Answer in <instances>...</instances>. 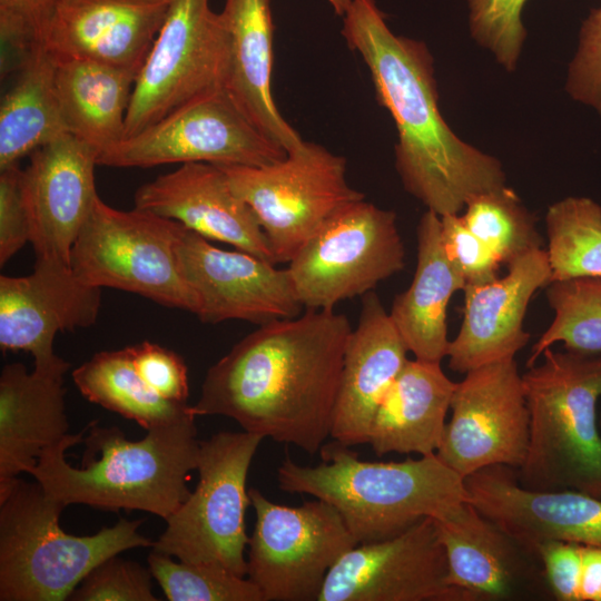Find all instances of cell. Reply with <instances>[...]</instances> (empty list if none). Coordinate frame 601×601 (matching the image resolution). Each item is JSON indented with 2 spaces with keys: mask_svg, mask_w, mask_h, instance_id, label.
<instances>
[{
  "mask_svg": "<svg viewBox=\"0 0 601 601\" xmlns=\"http://www.w3.org/2000/svg\"><path fill=\"white\" fill-rule=\"evenodd\" d=\"M455 386L441 363L407 359L375 413L367 444L378 456L435 454Z\"/></svg>",
  "mask_w": 601,
  "mask_h": 601,
  "instance_id": "27",
  "label": "cell"
},
{
  "mask_svg": "<svg viewBox=\"0 0 601 601\" xmlns=\"http://www.w3.org/2000/svg\"><path fill=\"white\" fill-rule=\"evenodd\" d=\"M551 283L578 277L601 278V205L570 196L545 215Z\"/></svg>",
  "mask_w": 601,
  "mask_h": 601,
  "instance_id": "32",
  "label": "cell"
},
{
  "mask_svg": "<svg viewBox=\"0 0 601 601\" xmlns=\"http://www.w3.org/2000/svg\"><path fill=\"white\" fill-rule=\"evenodd\" d=\"M126 349L134 368L152 391L165 400L187 403V366L177 353L148 341Z\"/></svg>",
  "mask_w": 601,
  "mask_h": 601,
  "instance_id": "40",
  "label": "cell"
},
{
  "mask_svg": "<svg viewBox=\"0 0 601 601\" xmlns=\"http://www.w3.org/2000/svg\"><path fill=\"white\" fill-rule=\"evenodd\" d=\"M528 0H466L473 40L506 70L516 68L526 30L522 12Z\"/></svg>",
  "mask_w": 601,
  "mask_h": 601,
  "instance_id": "36",
  "label": "cell"
},
{
  "mask_svg": "<svg viewBox=\"0 0 601 601\" xmlns=\"http://www.w3.org/2000/svg\"><path fill=\"white\" fill-rule=\"evenodd\" d=\"M464 482L469 501L533 551L549 540L601 548V497L575 490L525 489L515 469L506 465L485 467Z\"/></svg>",
  "mask_w": 601,
  "mask_h": 601,
  "instance_id": "19",
  "label": "cell"
},
{
  "mask_svg": "<svg viewBox=\"0 0 601 601\" xmlns=\"http://www.w3.org/2000/svg\"><path fill=\"white\" fill-rule=\"evenodd\" d=\"M72 380L89 402L147 431L194 415L187 403L165 400L152 391L134 368L126 347L95 354L72 372Z\"/></svg>",
  "mask_w": 601,
  "mask_h": 601,
  "instance_id": "31",
  "label": "cell"
},
{
  "mask_svg": "<svg viewBox=\"0 0 601 601\" xmlns=\"http://www.w3.org/2000/svg\"><path fill=\"white\" fill-rule=\"evenodd\" d=\"M136 77L96 60L56 58V90L68 134L98 156L122 140Z\"/></svg>",
  "mask_w": 601,
  "mask_h": 601,
  "instance_id": "29",
  "label": "cell"
},
{
  "mask_svg": "<svg viewBox=\"0 0 601 601\" xmlns=\"http://www.w3.org/2000/svg\"><path fill=\"white\" fill-rule=\"evenodd\" d=\"M181 224L134 208L120 210L96 198L71 252L83 283L141 295L167 307L197 312V300L176 258Z\"/></svg>",
  "mask_w": 601,
  "mask_h": 601,
  "instance_id": "7",
  "label": "cell"
},
{
  "mask_svg": "<svg viewBox=\"0 0 601 601\" xmlns=\"http://www.w3.org/2000/svg\"><path fill=\"white\" fill-rule=\"evenodd\" d=\"M436 456L463 479L493 465L519 469L530 414L515 357L490 363L456 383Z\"/></svg>",
  "mask_w": 601,
  "mask_h": 601,
  "instance_id": "14",
  "label": "cell"
},
{
  "mask_svg": "<svg viewBox=\"0 0 601 601\" xmlns=\"http://www.w3.org/2000/svg\"><path fill=\"white\" fill-rule=\"evenodd\" d=\"M317 601H467L447 582L434 519L346 551L327 573Z\"/></svg>",
  "mask_w": 601,
  "mask_h": 601,
  "instance_id": "15",
  "label": "cell"
},
{
  "mask_svg": "<svg viewBox=\"0 0 601 601\" xmlns=\"http://www.w3.org/2000/svg\"><path fill=\"white\" fill-rule=\"evenodd\" d=\"M256 521L248 536L246 577L263 601H314L337 560L357 542L337 510L315 499L277 504L248 490Z\"/></svg>",
  "mask_w": 601,
  "mask_h": 601,
  "instance_id": "11",
  "label": "cell"
},
{
  "mask_svg": "<svg viewBox=\"0 0 601 601\" xmlns=\"http://www.w3.org/2000/svg\"><path fill=\"white\" fill-rule=\"evenodd\" d=\"M151 571L118 554L96 565L73 590L70 601H157Z\"/></svg>",
  "mask_w": 601,
  "mask_h": 601,
  "instance_id": "37",
  "label": "cell"
},
{
  "mask_svg": "<svg viewBox=\"0 0 601 601\" xmlns=\"http://www.w3.org/2000/svg\"><path fill=\"white\" fill-rule=\"evenodd\" d=\"M327 2L337 16L343 17L348 9L352 0H327Z\"/></svg>",
  "mask_w": 601,
  "mask_h": 601,
  "instance_id": "45",
  "label": "cell"
},
{
  "mask_svg": "<svg viewBox=\"0 0 601 601\" xmlns=\"http://www.w3.org/2000/svg\"><path fill=\"white\" fill-rule=\"evenodd\" d=\"M58 0H0V38L20 59L40 47Z\"/></svg>",
  "mask_w": 601,
  "mask_h": 601,
  "instance_id": "41",
  "label": "cell"
},
{
  "mask_svg": "<svg viewBox=\"0 0 601 601\" xmlns=\"http://www.w3.org/2000/svg\"><path fill=\"white\" fill-rule=\"evenodd\" d=\"M599 427H600V431H601V410L599 412Z\"/></svg>",
  "mask_w": 601,
  "mask_h": 601,
  "instance_id": "46",
  "label": "cell"
},
{
  "mask_svg": "<svg viewBox=\"0 0 601 601\" xmlns=\"http://www.w3.org/2000/svg\"><path fill=\"white\" fill-rule=\"evenodd\" d=\"M550 283L548 254L539 248L509 264L505 276L465 286L463 321L450 341L449 367L465 374L515 357L531 337L523 327L529 303L538 289Z\"/></svg>",
  "mask_w": 601,
  "mask_h": 601,
  "instance_id": "22",
  "label": "cell"
},
{
  "mask_svg": "<svg viewBox=\"0 0 601 601\" xmlns=\"http://www.w3.org/2000/svg\"><path fill=\"white\" fill-rule=\"evenodd\" d=\"M195 417L150 428L136 442L91 422L47 447L29 474L65 506L140 510L166 520L190 494L200 447Z\"/></svg>",
  "mask_w": 601,
  "mask_h": 601,
  "instance_id": "3",
  "label": "cell"
},
{
  "mask_svg": "<svg viewBox=\"0 0 601 601\" xmlns=\"http://www.w3.org/2000/svg\"><path fill=\"white\" fill-rule=\"evenodd\" d=\"M441 217V239L445 255L467 285L499 278L501 262L492 249L464 223L460 214Z\"/></svg>",
  "mask_w": 601,
  "mask_h": 601,
  "instance_id": "38",
  "label": "cell"
},
{
  "mask_svg": "<svg viewBox=\"0 0 601 601\" xmlns=\"http://www.w3.org/2000/svg\"><path fill=\"white\" fill-rule=\"evenodd\" d=\"M70 364L56 354L4 365L0 375V499L21 473H30L41 453L69 433L63 375Z\"/></svg>",
  "mask_w": 601,
  "mask_h": 601,
  "instance_id": "24",
  "label": "cell"
},
{
  "mask_svg": "<svg viewBox=\"0 0 601 601\" xmlns=\"http://www.w3.org/2000/svg\"><path fill=\"white\" fill-rule=\"evenodd\" d=\"M434 523L446 555L447 582L467 601L518 600L550 593L538 553L470 501L434 519Z\"/></svg>",
  "mask_w": 601,
  "mask_h": 601,
  "instance_id": "17",
  "label": "cell"
},
{
  "mask_svg": "<svg viewBox=\"0 0 601 601\" xmlns=\"http://www.w3.org/2000/svg\"><path fill=\"white\" fill-rule=\"evenodd\" d=\"M239 109L225 89L200 96L98 156L100 166L166 164L264 166L286 156Z\"/></svg>",
  "mask_w": 601,
  "mask_h": 601,
  "instance_id": "13",
  "label": "cell"
},
{
  "mask_svg": "<svg viewBox=\"0 0 601 601\" xmlns=\"http://www.w3.org/2000/svg\"><path fill=\"white\" fill-rule=\"evenodd\" d=\"M55 73L56 58L42 47L20 59L0 104V169L68 134Z\"/></svg>",
  "mask_w": 601,
  "mask_h": 601,
  "instance_id": "30",
  "label": "cell"
},
{
  "mask_svg": "<svg viewBox=\"0 0 601 601\" xmlns=\"http://www.w3.org/2000/svg\"><path fill=\"white\" fill-rule=\"evenodd\" d=\"M173 0H58L40 47L138 75Z\"/></svg>",
  "mask_w": 601,
  "mask_h": 601,
  "instance_id": "21",
  "label": "cell"
},
{
  "mask_svg": "<svg viewBox=\"0 0 601 601\" xmlns=\"http://www.w3.org/2000/svg\"><path fill=\"white\" fill-rule=\"evenodd\" d=\"M63 508L37 481L19 477L0 499V601L68 600L104 560L154 544L138 532L141 520L120 519L92 535L66 533Z\"/></svg>",
  "mask_w": 601,
  "mask_h": 601,
  "instance_id": "6",
  "label": "cell"
},
{
  "mask_svg": "<svg viewBox=\"0 0 601 601\" xmlns=\"http://www.w3.org/2000/svg\"><path fill=\"white\" fill-rule=\"evenodd\" d=\"M417 259L410 287L395 296L390 317L415 358L441 363L447 355V305L465 288L441 239V217L426 210L416 228Z\"/></svg>",
  "mask_w": 601,
  "mask_h": 601,
  "instance_id": "28",
  "label": "cell"
},
{
  "mask_svg": "<svg viewBox=\"0 0 601 601\" xmlns=\"http://www.w3.org/2000/svg\"><path fill=\"white\" fill-rule=\"evenodd\" d=\"M404 265L396 214L364 198L332 215L287 269L304 307L334 309L345 299L372 292Z\"/></svg>",
  "mask_w": 601,
  "mask_h": 601,
  "instance_id": "10",
  "label": "cell"
},
{
  "mask_svg": "<svg viewBox=\"0 0 601 601\" xmlns=\"http://www.w3.org/2000/svg\"><path fill=\"white\" fill-rule=\"evenodd\" d=\"M545 574L551 595L558 601H580L582 545L549 540L535 549Z\"/></svg>",
  "mask_w": 601,
  "mask_h": 601,
  "instance_id": "43",
  "label": "cell"
},
{
  "mask_svg": "<svg viewBox=\"0 0 601 601\" xmlns=\"http://www.w3.org/2000/svg\"><path fill=\"white\" fill-rule=\"evenodd\" d=\"M148 568L169 601H263L255 584L213 562H179L152 550Z\"/></svg>",
  "mask_w": 601,
  "mask_h": 601,
  "instance_id": "35",
  "label": "cell"
},
{
  "mask_svg": "<svg viewBox=\"0 0 601 601\" xmlns=\"http://www.w3.org/2000/svg\"><path fill=\"white\" fill-rule=\"evenodd\" d=\"M565 89L571 98L601 115V3L581 24L578 48L568 68Z\"/></svg>",
  "mask_w": 601,
  "mask_h": 601,
  "instance_id": "39",
  "label": "cell"
},
{
  "mask_svg": "<svg viewBox=\"0 0 601 601\" xmlns=\"http://www.w3.org/2000/svg\"><path fill=\"white\" fill-rule=\"evenodd\" d=\"M539 359L522 374L530 436L519 483L601 497V353L550 347Z\"/></svg>",
  "mask_w": 601,
  "mask_h": 601,
  "instance_id": "5",
  "label": "cell"
},
{
  "mask_svg": "<svg viewBox=\"0 0 601 601\" xmlns=\"http://www.w3.org/2000/svg\"><path fill=\"white\" fill-rule=\"evenodd\" d=\"M580 601H601V548L582 545Z\"/></svg>",
  "mask_w": 601,
  "mask_h": 601,
  "instance_id": "44",
  "label": "cell"
},
{
  "mask_svg": "<svg viewBox=\"0 0 601 601\" xmlns=\"http://www.w3.org/2000/svg\"><path fill=\"white\" fill-rule=\"evenodd\" d=\"M218 166L254 211L275 264L289 263L332 215L365 198L348 184L346 159L311 141L268 165Z\"/></svg>",
  "mask_w": 601,
  "mask_h": 601,
  "instance_id": "9",
  "label": "cell"
},
{
  "mask_svg": "<svg viewBox=\"0 0 601 601\" xmlns=\"http://www.w3.org/2000/svg\"><path fill=\"white\" fill-rule=\"evenodd\" d=\"M545 294L553 321L531 347L526 366L535 364L543 351L556 343L572 352L601 353V278L552 282Z\"/></svg>",
  "mask_w": 601,
  "mask_h": 601,
  "instance_id": "33",
  "label": "cell"
},
{
  "mask_svg": "<svg viewBox=\"0 0 601 601\" xmlns=\"http://www.w3.org/2000/svg\"><path fill=\"white\" fill-rule=\"evenodd\" d=\"M462 216L506 266L521 256L542 248L534 216L506 185L471 197Z\"/></svg>",
  "mask_w": 601,
  "mask_h": 601,
  "instance_id": "34",
  "label": "cell"
},
{
  "mask_svg": "<svg viewBox=\"0 0 601 601\" xmlns=\"http://www.w3.org/2000/svg\"><path fill=\"white\" fill-rule=\"evenodd\" d=\"M175 250L204 323L240 319L263 325L296 317L304 307L287 268L240 249L215 247L183 225Z\"/></svg>",
  "mask_w": 601,
  "mask_h": 601,
  "instance_id": "16",
  "label": "cell"
},
{
  "mask_svg": "<svg viewBox=\"0 0 601 601\" xmlns=\"http://www.w3.org/2000/svg\"><path fill=\"white\" fill-rule=\"evenodd\" d=\"M221 16L230 39L225 90L247 118L286 152L304 140L278 110L272 91V0H225Z\"/></svg>",
  "mask_w": 601,
  "mask_h": 601,
  "instance_id": "26",
  "label": "cell"
},
{
  "mask_svg": "<svg viewBox=\"0 0 601 601\" xmlns=\"http://www.w3.org/2000/svg\"><path fill=\"white\" fill-rule=\"evenodd\" d=\"M101 288L81 282L71 266L36 260L26 276H0V347L50 358L56 334L97 321Z\"/></svg>",
  "mask_w": 601,
  "mask_h": 601,
  "instance_id": "20",
  "label": "cell"
},
{
  "mask_svg": "<svg viewBox=\"0 0 601 601\" xmlns=\"http://www.w3.org/2000/svg\"><path fill=\"white\" fill-rule=\"evenodd\" d=\"M19 164L0 169V265L3 266L28 242L29 219L21 190Z\"/></svg>",
  "mask_w": 601,
  "mask_h": 601,
  "instance_id": "42",
  "label": "cell"
},
{
  "mask_svg": "<svg viewBox=\"0 0 601 601\" xmlns=\"http://www.w3.org/2000/svg\"><path fill=\"white\" fill-rule=\"evenodd\" d=\"M98 152L66 134L38 148L21 169L30 243L38 260L71 266L73 244L98 197Z\"/></svg>",
  "mask_w": 601,
  "mask_h": 601,
  "instance_id": "18",
  "label": "cell"
},
{
  "mask_svg": "<svg viewBox=\"0 0 601 601\" xmlns=\"http://www.w3.org/2000/svg\"><path fill=\"white\" fill-rule=\"evenodd\" d=\"M135 207L176 220L208 240L229 244L275 264L254 211L234 193L218 165L181 164L140 186L135 194Z\"/></svg>",
  "mask_w": 601,
  "mask_h": 601,
  "instance_id": "23",
  "label": "cell"
},
{
  "mask_svg": "<svg viewBox=\"0 0 601 601\" xmlns=\"http://www.w3.org/2000/svg\"><path fill=\"white\" fill-rule=\"evenodd\" d=\"M264 439L243 432H219L200 441L198 483L165 521L155 551L184 562H213L246 577L248 543L245 516L250 504L247 475Z\"/></svg>",
  "mask_w": 601,
  "mask_h": 601,
  "instance_id": "8",
  "label": "cell"
},
{
  "mask_svg": "<svg viewBox=\"0 0 601 601\" xmlns=\"http://www.w3.org/2000/svg\"><path fill=\"white\" fill-rule=\"evenodd\" d=\"M319 452L322 462L316 466L285 459L277 469L278 486L333 505L357 544L395 536L469 501L464 479L436 454L370 462L336 441Z\"/></svg>",
  "mask_w": 601,
  "mask_h": 601,
  "instance_id": "4",
  "label": "cell"
},
{
  "mask_svg": "<svg viewBox=\"0 0 601 601\" xmlns=\"http://www.w3.org/2000/svg\"><path fill=\"white\" fill-rule=\"evenodd\" d=\"M352 329L346 315L313 308L259 325L209 367L191 413L316 454L331 436Z\"/></svg>",
  "mask_w": 601,
  "mask_h": 601,
  "instance_id": "1",
  "label": "cell"
},
{
  "mask_svg": "<svg viewBox=\"0 0 601 601\" xmlns=\"http://www.w3.org/2000/svg\"><path fill=\"white\" fill-rule=\"evenodd\" d=\"M229 55L228 29L209 0H173L136 77L124 138L200 96L225 89Z\"/></svg>",
  "mask_w": 601,
  "mask_h": 601,
  "instance_id": "12",
  "label": "cell"
},
{
  "mask_svg": "<svg viewBox=\"0 0 601 601\" xmlns=\"http://www.w3.org/2000/svg\"><path fill=\"white\" fill-rule=\"evenodd\" d=\"M341 32L395 122V167L408 194L444 216L506 185L501 162L461 139L441 115L434 59L423 41L395 35L375 0H352Z\"/></svg>",
  "mask_w": 601,
  "mask_h": 601,
  "instance_id": "2",
  "label": "cell"
},
{
  "mask_svg": "<svg viewBox=\"0 0 601 601\" xmlns=\"http://www.w3.org/2000/svg\"><path fill=\"white\" fill-rule=\"evenodd\" d=\"M349 335L333 412L331 437L345 446L367 444L375 413L407 362V348L380 297L362 296Z\"/></svg>",
  "mask_w": 601,
  "mask_h": 601,
  "instance_id": "25",
  "label": "cell"
}]
</instances>
